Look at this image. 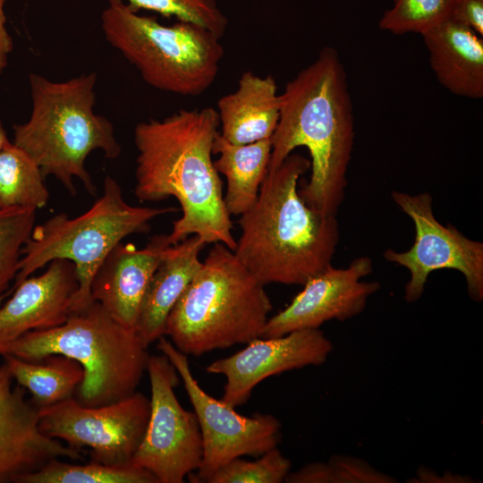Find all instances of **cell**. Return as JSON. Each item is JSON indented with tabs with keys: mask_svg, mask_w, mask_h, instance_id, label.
Here are the masks:
<instances>
[{
	"mask_svg": "<svg viewBox=\"0 0 483 483\" xmlns=\"http://www.w3.org/2000/svg\"><path fill=\"white\" fill-rule=\"evenodd\" d=\"M205 245L192 235L165 250L146 290L135 326L146 346L165 335L167 317L200 267L199 255Z\"/></svg>",
	"mask_w": 483,
	"mask_h": 483,
	"instance_id": "obj_19",
	"label": "cell"
},
{
	"mask_svg": "<svg viewBox=\"0 0 483 483\" xmlns=\"http://www.w3.org/2000/svg\"><path fill=\"white\" fill-rule=\"evenodd\" d=\"M291 470V462L272 448L255 461L234 458L219 468L208 483H281Z\"/></svg>",
	"mask_w": 483,
	"mask_h": 483,
	"instance_id": "obj_29",
	"label": "cell"
},
{
	"mask_svg": "<svg viewBox=\"0 0 483 483\" xmlns=\"http://www.w3.org/2000/svg\"><path fill=\"white\" fill-rule=\"evenodd\" d=\"M47 270L30 276L0 308V355L25 334L63 324L78 288L75 265L67 259L49 262Z\"/></svg>",
	"mask_w": 483,
	"mask_h": 483,
	"instance_id": "obj_16",
	"label": "cell"
},
{
	"mask_svg": "<svg viewBox=\"0 0 483 483\" xmlns=\"http://www.w3.org/2000/svg\"><path fill=\"white\" fill-rule=\"evenodd\" d=\"M310 161L290 154L267 170L256 202L240 216L241 235L233 250L264 285H303L331 265L339 241L335 216L309 208L298 191Z\"/></svg>",
	"mask_w": 483,
	"mask_h": 483,
	"instance_id": "obj_3",
	"label": "cell"
},
{
	"mask_svg": "<svg viewBox=\"0 0 483 483\" xmlns=\"http://www.w3.org/2000/svg\"><path fill=\"white\" fill-rule=\"evenodd\" d=\"M279 96L280 116L270 139L268 170L279 166L296 148H308L311 174L299 194L321 215L336 216L344 199L354 143L352 98L337 51L323 47Z\"/></svg>",
	"mask_w": 483,
	"mask_h": 483,
	"instance_id": "obj_2",
	"label": "cell"
},
{
	"mask_svg": "<svg viewBox=\"0 0 483 483\" xmlns=\"http://www.w3.org/2000/svg\"><path fill=\"white\" fill-rule=\"evenodd\" d=\"M107 42L151 87L196 97L215 81L224 48L210 30L190 22L164 25L131 11L121 0H108L101 15Z\"/></svg>",
	"mask_w": 483,
	"mask_h": 483,
	"instance_id": "obj_8",
	"label": "cell"
},
{
	"mask_svg": "<svg viewBox=\"0 0 483 483\" xmlns=\"http://www.w3.org/2000/svg\"><path fill=\"white\" fill-rule=\"evenodd\" d=\"M214 161L218 174L227 182L224 201L229 215L241 216L256 202L260 186L268 170L271 157L270 140L248 144H233L220 133L213 143Z\"/></svg>",
	"mask_w": 483,
	"mask_h": 483,
	"instance_id": "obj_21",
	"label": "cell"
},
{
	"mask_svg": "<svg viewBox=\"0 0 483 483\" xmlns=\"http://www.w3.org/2000/svg\"><path fill=\"white\" fill-rule=\"evenodd\" d=\"M108 1V0H107ZM131 11L147 10L177 21L201 26L220 39L228 27V18L217 0H121Z\"/></svg>",
	"mask_w": 483,
	"mask_h": 483,
	"instance_id": "obj_27",
	"label": "cell"
},
{
	"mask_svg": "<svg viewBox=\"0 0 483 483\" xmlns=\"http://www.w3.org/2000/svg\"><path fill=\"white\" fill-rule=\"evenodd\" d=\"M372 271L373 263L368 256L354 258L345 268L328 266L305 283L285 309L268 318L260 337L319 328L332 319L344 321L358 316L369 298L380 289L377 282L361 281Z\"/></svg>",
	"mask_w": 483,
	"mask_h": 483,
	"instance_id": "obj_14",
	"label": "cell"
},
{
	"mask_svg": "<svg viewBox=\"0 0 483 483\" xmlns=\"http://www.w3.org/2000/svg\"><path fill=\"white\" fill-rule=\"evenodd\" d=\"M168 235L153 236L142 249L118 243L95 274L91 298L118 323L135 329L140 305L150 279L165 250Z\"/></svg>",
	"mask_w": 483,
	"mask_h": 483,
	"instance_id": "obj_17",
	"label": "cell"
},
{
	"mask_svg": "<svg viewBox=\"0 0 483 483\" xmlns=\"http://www.w3.org/2000/svg\"><path fill=\"white\" fill-rule=\"evenodd\" d=\"M264 284L221 242L171 309L165 335L186 355L248 343L260 337L272 310Z\"/></svg>",
	"mask_w": 483,
	"mask_h": 483,
	"instance_id": "obj_5",
	"label": "cell"
},
{
	"mask_svg": "<svg viewBox=\"0 0 483 483\" xmlns=\"http://www.w3.org/2000/svg\"><path fill=\"white\" fill-rule=\"evenodd\" d=\"M238 352L210 363L206 371L225 377L221 401L235 408L245 403L266 378L325 363L333 350L319 328L292 331L282 336L258 337Z\"/></svg>",
	"mask_w": 483,
	"mask_h": 483,
	"instance_id": "obj_13",
	"label": "cell"
},
{
	"mask_svg": "<svg viewBox=\"0 0 483 483\" xmlns=\"http://www.w3.org/2000/svg\"><path fill=\"white\" fill-rule=\"evenodd\" d=\"M218 128L212 107L182 109L135 126L136 197L149 202L174 197L182 211L168 234L171 244L193 234L206 244L221 242L235 250L223 182L212 160Z\"/></svg>",
	"mask_w": 483,
	"mask_h": 483,
	"instance_id": "obj_1",
	"label": "cell"
},
{
	"mask_svg": "<svg viewBox=\"0 0 483 483\" xmlns=\"http://www.w3.org/2000/svg\"><path fill=\"white\" fill-rule=\"evenodd\" d=\"M174 211V208L128 204L119 183L106 176L102 195L88 211L74 218L57 214L34 226L22 248L17 275L6 296L52 260L67 259L75 265L78 279L70 313L86 309L93 301V277L110 251L127 236L148 232L154 218Z\"/></svg>",
	"mask_w": 483,
	"mask_h": 483,
	"instance_id": "obj_7",
	"label": "cell"
},
{
	"mask_svg": "<svg viewBox=\"0 0 483 483\" xmlns=\"http://www.w3.org/2000/svg\"><path fill=\"white\" fill-rule=\"evenodd\" d=\"M450 18L483 36V0H453Z\"/></svg>",
	"mask_w": 483,
	"mask_h": 483,
	"instance_id": "obj_30",
	"label": "cell"
},
{
	"mask_svg": "<svg viewBox=\"0 0 483 483\" xmlns=\"http://www.w3.org/2000/svg\"><path fill=\"white\" fill-rule=\"evenodd\" d=\"M15 483H158L148 470L132 462L109 465L90 460L74 464L52 459L38 470L17 477Z\"/></svg>",
	"mask_w": 483,
	"mask_h": 483,
	"instance_id": "obj_24",
	"label": "cell"
},
{
	"mask_svg": "<svg viewBox=\"0 0 483 483\" xmlns=\"http://www.w3.org/2000/svg\"><path fill=\"white\" fill-rule=\"evenodd\" d=\"M40 431L50 438L81 450L90 460L116 465L131 462L146 432L150 399L135 392L114 402L85 406L71 397L38 408Z\"/></svg>",
	"mask_w": 483,
	"mask_h": 483,
	"instance_id": "obj_9",
	"label": "cell"
},
{
	"mask_svg": "<svg viewBox=\"0 0 483 483\" xmlns=\"http://www.w3.org/2000/svg\"><path fill=\"white\" fill-rule=\"evenodd\" d=\"M453 0H393L378 27L391 33L423 34L450 18Z\"/></svg>",
	"mask_w": 483,
	"mask_h": 483,
	"instance_id": "obj_28",
	"label": "cell"
},
{
	"mask_svg": "<svg viewBox=\"0 0 483 483\" xmlns=\"http://www.w3.org/2000/svg\"><path fill=\"white\" fill-rule=\"evenodd\" d=\"M11 375L32 396L38 407H47L73 397L83 380L84 371L76 360L60 354L30 361L3 355Z\"/></svg>",
	"mask_w": 483,
	"mask_h": 483,
	"instance_id": "obj_22",
	"label": "cell"
},
{
	"mask_svg": "<svg viewBox=\"0 0 483 483\" xmlns=\"http://www.w3.org/2000/svg\"><path fill=\"white\" fill-rule=\"evenodd\" d=\"M150 414L131 462L150 471L158 483H182L202 462L203 444L195 412L183 409L174 388L180 375L165 354L149 355Z\"/></svg>",
	"mask_w": 483,
	"mask_h": 483,
	"instance_id": "obj_10",
	"label": "cell"
},
{
	"mask_svg": "<svg viewBox=\"0 0 483 483\" xmlns=\"http://www.w3.org/2000/svg\"><path fill=\"white\" fill-rule=\"evenodd\" d=\"M439 83L454 95L483 97V40L451 18L421 34Z\"/></svg>",
	"mask_w": 483,
	"mask_h": 483,
	"instance_id": "obj_18",
	"label": "cell"
},
{
	"mask_svg": "<svg viewBox=\"0 0 483 483\" xmlns=\"http://www.w3.org/2000/svg\"><path fill=\"white\" fill-rule=\"evenodd\" d=\"M288 483H393L396 480L362 459L335 455L327 462H313L289 472Z\"/></svg>",
	"mask_w": 483,
	"mask_h": 483,
	"instance_id": "obj_26",
	"label": "cell"
},
{
	"mask_svg": "<svg viewBox=\"0 0 483 483\" xmlns=\"http://www.w3.org/2000/svg\"><path fill=\"white\" fill-rule=\"evenodd\" d=\"M393 200L412 220L415 240L403 252L387 249L384 258L406 267L411 279L405 285L404 299L417 301L422 295L428 275L439 269L461 272L470 297L483 300V243L463 235L453 225H443L435 217L432 196L428 192L411 195L392 191Z\"/></svg>",
	"mask_w": 483,
	"mask_h": 483,
	"instance_id": "obj_12",
	"label": "cell"
},
{
	"mask_svg": "<svg viewBox=\"0 0 483 483\" xmlns=\"http://www.w3.org/2000/svg\"><path fill=\"white\" fill-rule=\"evenodd\" d=\"M38 165L12 143L0 150V210L10 208H44L48 191Z\"/></svg>",
	"mask_w": 483,
	"mask_h": 483,
	"instance_id": "obj_23",
	"label": "cell"
},
{
	"mask_svg": "<svg viewBox=\"0 0 483 483\" xmlns=\"http://www.w3.org/2000/svg\"><path fill=\"white\" fill-rule=\"evenodd\" d=\"M97 78V73L90 72L53 81L30 73V116L13 127V143L35 161L44 178L55 176L72 195L76 194L74 177L88 192L96 193L85 167L92 151L99 149L110 159L121 154L112 123L93 110Z\"/></svg>",
	"mask_w": 483,
	"mask_h": 483,
	"instance_id": "obj_4",
	"label": "cell"
},
{
	"mask_svg": "<svg viewBox=\"0 0 483 483\" xmlns=\"http://www.w3.org/2000/svg\"><path fill=\"white\" fill-rule=\"evenodd\" d=\"M13 142H11L7 137L6 131L0 121V150L9 147Z\"/></svg>",
	"mask_w": 483,
	"mask_h": 483,
	"instance_id": "obj_32",
	"label": "cell"
},
{
	"mask_svg": "<svg viewBox=\"0 0 483 483\" xmlns=\"http://www.w3.org/2000/svg\"><path fill=\"white\" fill-rule=\"evenodd\" d=\"M157 349L175 367L198 418L203 444V457L197 472L188 475L191 482H207L222 466L243 455L258 456L277 447L282 425L268 413L244 416L221 400L205 392L190 368L186 354L165 336Z\"/></svg>",
	"mask_w": 483,
	"mask_h": 483,
	"instance_id": "obj_11",
	"label": "cell"
},
{
	"mask_svg": "<svg viewBox=\"0 0 483 483\" xmlns=\"http://www.w3.org/2000/svg\"><path fill=\"white\" fill-rule=\"evenodd\" d=\"M220 135L233 144L270 140L279 121L280 96L271 75L243 72L233 93L217 101Z\"/></svg>",
	"mask_w": 483,
	"mask_h": 483,
	"instance_id": "obj_20",
	"label": "cell"
},
{
	"mask_svg": "<svg viewBox=\"0 0 483 483\" xmlns=\"http://www.w3.org/2000/svg\"><path fill=\"white\" fill-rule=\"evenodd\" d=\"M36 210L19 207L0 210V299L17 275L22 248L35 226Z\"/></svg>",
	"mask_w": 483,
	"mask_h": 483,
	"instance_id": "obj_25",
	"label": "cell"
},
{
	"mask_svg": "<svg viewBox=\"0 0 483 483\" xmlns=\"http://www.w3.org/2000/svg\"><path fill=\"white\" fill-rule=\"evenodd\" d=\"M5 361L0 366V483L35 471L55 458L80 460L83 451L44 435L38 408L25 397V389L12 386Z\"/></svg>",
	"mask_w": 483,
	"mask_h": 483,
	"instance_id": "obj_15",
	"label": "cell"
},
{
	"mask_svg": "<svg viewBox=\"0 0 483 483\" xmlns=\"http://www.w3.org/2000/svg\"><path fill=\"white\" fill-rule=\"evenodd\" d=\"M7 0H0V74L4 72L8 63V56L13 50V43L5 23L4 4Z\"/></svg>",
	"mask_w": 483,
	"mask_h": 483,
	"instance_id": "obj_31",
	"label": "cell"
},
{
	"mask_svg": "<svg viewBox=\"0 0 483 483\" xmlns=\"http://www.w3.org/2000/svg\"><path fill=\"white\" fill-rule=\"evenodd\" d=\"M5 354L30 361L53 354L76 360L84 371L76 399L89 407L135 393L149 356L136 330L115 321L95 301L70 313L57 326L25 334L6 348Z\"/></svg>",
	"mask_w": 483,
	"mask_h": 483,
	"instance_id": "obj_6",
	"label": "cell"
}]
</instances>
